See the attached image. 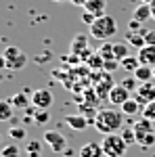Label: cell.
<instances>
[{"label":"cell","mask_w":155,"mask_h":157,"mask_svg":"<svg viewBox=\"0 0 155 157\" xmlns=\"http://www.w3.org/2000/svg\"><path fill=\"white\" fill-rule=\"evenodd\" d=\"M88 29H90V36L95 38V40H99V42H109V38H113L118 34V21L111 15H103Z\"/></svg>","instance_id":"7a4b0ae2"},{"label":"cell","mask_w":155,"mask_h":157,"mask_svg":"<svg viewBox=\"0 0 155 157\" xmlns=\"http://www.w3.org/2000/svg\"><path fill=\"white\" fill-rule=\"evenodd\" d=\"M86 65H88L90 71H103V67H105V59H103L99 52H92L90 59L86 61Z\"/></svg>","instance_id":"d6986e66"},{"label":"cell","mask_w":155,"mask_h":157,"mask_svg":"<svg viewBox=\"0 0 155 157\" xmlns=\"http://www.w3.org/2000/svg\"><path fill=\"white\" fill-rule=\"evenodd\" d=\"M153 75H155V67H153Z\"/></svg>","instance_id":"7bdbcfd3"},{"label":"cell","mask_w":155,"mask_h":157,"mask_svg":"<svg viewBox=\"0 0 155 157\" xmlns=\"http://www.w3.org/2000/svg\"><path fill=\"white\" fill-rule=\"evenodd\" d=\"M9 101L13 103V107H17V109L32 107V94H29V92H17V94H13Z\"/></svg>","instance_id":"5bb4252c"},{"label":"cell","mask_w":155,"mask_h":157,"mask_svg":"<svg viewBox=\"0 0 155 157\" xmlns=\"http://www.w3.org/2000/svg\"><path fill=\"white\" fill-rule=\"evenodd\" d=\"M65 124H67L69 128H73L76 132H84V130L90 126V121L86 120L82 113H80V115H67V117H65Z\"/></svg>","instance_id":"8fae6325"},{"label":"cell","mask_w":155,"mask_h":157,"mask_svg":"<svg viewBox=\"0 0 155 157\" xmlns=\"http://www.w3.org/2000/svg\"><path fill=\"white\" fill-rule=\"evenodd\" d=\"M95 130L103 136L107 134H118V130H122L124 126V111L115 107H105V109H99V115L95 120Z\"/></svg>","instance_id":"6da1fadb"},{"label":"cell","mask_w":155,"mask_h":157,"mask_svg":"<svg viewBox=\"0 0 155 157\" xmlns=\"http://www.w3.org/2000/svg\"><path fill=\"white\" fill-rule=\"evenodd\" d=\"M151 19H155V4L151 6Z\"/></svg>","instance_id":"60d3db41"},{"label":"cell","mask_w":155,"mask_h":157,"mask_svg":"<svg viewBox=\"0 0 155 157\" xmlns=\"http://www.w3.org/2000/svg\"><path fill=\"white\" fill-rule=\"evenodd\" d=\"M55 103V97L48 88H38L32 92V105L36 109H50Z\"/></svg>","instance_id":"8992f818"},{"label":"cell","mask_w":155,"mask_h":157,"mask_svg":"<svg viewBox=\"0 0 155 157\" xmlns=\"http://www.w3.org/2000/svg\"><path fill=\"white\" fill-rule=\"evenodd\" d=\"M141 2H145V4H151V6L155 4V0H141Z\"/></svg>","instance_id":"ab89813d"},{"label":"cell","mask_w":155,"mask_h":157,"mask_svg":"<svg viewBox=\"0 0 155 157\" xmlns=\"http://www.w3.org/2000/svg\"><path fill=\"white\" fill-rule=\"evenodd\" d=\"M126 42H128L130 46H134V48H138V50L147 46L145 34H138V32H128V34H126Z\"/></svg>","instance_id":"2e32d148"},{"label":"cell","mask_w":155,"mask_h":157,"mask_svg":"<svg viewBox=\"0 0 155 157\" xmlns=\"http://www.w3.org/2000/svg\"><path fill=\"white\" fill-rule=\"evenodd\" d=\"M44 143L50 147L52 153H65L69 147H67V138L59 132V130H46L44 132Z\"/></svg>","instance_id":"5b68a950"},{"label":"cell","mask_w":155,"mask_h":157,"mask_svg":"<svg viewBox=\"0 0 155 157\" xmlns=\"http://www.w3.org/2000/svg\"><path fill=\"white\" fill-rule=\"evenodd\" d=\"M134 98L147 107L149 103H153L155 101V82H145V84H138V88L134 90Z\"/></svg>","instance_id":"52a82bcc"},{"label":"cell","mask_w":155,"mask_h":157,"mask_svg":"<svg viewBox=\"0 0 155 157\" xmlns=\"http://www.w3.org/2000/svg\"><path fill=\"white\" fill-rule=\"evenodd\" d=\"M141 84H145V82H151V80H155V75H153V67L151 65H141L136 71L132 73Z\"/></svg>","instance_id":"9a60e30c"},{"label":"cell","mask_w":155,"mask_h":157,"mask_svg":"<svg viewBox=\"0 0 155 157\" xmlns=\"http://www.w3.org/2000/svg\"><path fill=\"white\" fill-rule=\"evenodd\" d=\"M2 59H4V67H9L13 71H19V69H23L27 65V55L17 46H6Z\"/></svg>","instance_id":"277c9868"},{"label":"cell","mask_w":155,"mask_h":157,"mask_svg":"<svg viewBox=\"0 0 155 157\" xmlns=\"http://www.w3.org/2000/svg\"><path fill=\"white\" fill-rule=\"evenodd\" d=\"M69 2H72L73 6H82V9H84V6H86V2H88V0H69Z\"/></svg>","instance_id":"74e56055"},{"label":"cell","mask_w":155,"mask_h":157,"mask_svg":"<svg viewBox=\"0 0 155 157\" xmlns=\"http://www.w3.org/2000/svg\"><path fill=\"white\" fill-rule=\"evenodd\" d=\"M138 84H141V82H138V80H136V78L132 75V73L128 75V78H124V80H122V86H124V88H126L128 92H132V94H134V90L138 88Z\"/></svg>","instance_id":"f1b7e54d"},{"label":"cell","mask_w":155,"mask_h":157,"mask_svg":"<svg viewBox=\"0 0 155 157\" xmlns=\"http://www.w3.org/2000/svg\"><path fill=\"white\" fill-rule=\"evenodd\" d=\"M84 50H88V38L84 36V34H78V36L73 38L72 52H76V55H82Z\"/></svg>","instance_id":"ffe728a7"},{"label":"cell","mask_w":155,"mask_h":157,"mask_svg":"<svg viewBox=\"0 0 155 157\" xmlns=\"http://www.w3.org/2000/svg\"><path fill=\"white\" fill-rule=\"evenodd\" d=\"M151 17V4H145V2H141L136 9H134V19H138V21H147Z\"/></svg>","instance_id":"7402d4cb"},{"label":"cell","mask_w":155,"mask_h":157,"mask_svg":"<svg viewBox=\"0 0 155 157\" xmlns=\"http://www.w3.org/2000/svg\"><path fill=\"white\" fill-rule=\"evenodd\" d=\"M145 40H147V44L155 46V32H147V34H145Z\"/></svg>","instance_id":"8d00e7d4"},{"label":"cell","mask_w":155,"mask_h":157,"mask_svg":"<svg viewBox=\"0 0 155 157\" xmlns=\"http://www.w3.org/2000/svg\"><path fill=\"white\" fill-rule=\"evenodd\" d=\"M143 105L136 101V98H130V101H126L124 105H122V111H124V115H136V113H143Z\"/></svg>","instance_id":"ac0fdd59"},{"label":"cell","mask_w":155,"mask_h":157,"mask_svg":"<svg viewBox=\"0 0 155 157\" xmlns=\"http://www.w3.org/2000/svg\"><path fill=\"white\" fill-rule=\"evenodd\" d=\"M132 128H134V132H136V134L155 132V128H153V121H151V120H147V117H141V120H136Z\"/></svg>","instance_id":"e0dca14e"},{"label":"cell","mask_w":155,"mask_h":157,"mask_svg":"<svg viewBox=\"0 0 155 157\" xmlns=\"http://www.w3.org/2000/svg\"><path fill=\"white\" fill-rule=\"evenodd\" d=\"M25 151H27V157H40L42 155V143L34 138V140L27 143V149Z\"/></svg>","instance_id":"83f0119b"},{"label":"cell","mask_w":155,"mask_h":157,"mask_svg":"<svg viewBox=\"0 0 155 157\" xmlns=\"http://www.w3.org/2000/svg\"><path fill=\"white\" fill-rule=\"evenodd\" d=\"M13 117V103L11 101H0V120L9 121Z\"/></svg>","instance_id":"484cf974"},{"label":"cell","mask_w":155,"mask_h":157,"mask_svg":"<svg viewBox=\"0 0 155 157\" xmlns=\"http://www.w3.org/2000/svg\"><path fill=\"white\" fill-rule=\"evenodd\" d=\"M128 42L126 40H122V42H113V55H115V59L118 61H124L128 57Z\"/></svg>","instance_id":"cb8c5ba5"},{"label":"cell","mask_w":155,"mask_h":157,"mask_svg":"<svg viewBox=\"0 0 155 157\" xmlns=\"http://www.w3.org/2000/svg\"><path fill=\"white\" fill-rule=\"evenodd\" d=\"M107 73H113L115 69H122V61H118V59H109V61H105V67H103Z\"/></svg>","instance_id":"836d02e7"},{"label":"cell","mask_w":155,"mask_h":157,"mask_svg":"<svg viewBox=\"0 0 155 157\" xmlns=\"http://www.w3.org/2000/svg\"><path fill=\"white\" fill-rule=\"evenodd\" d=\"M48 57H50V52L46 50V52H42L40 57H36V61H38V63H44V59H48Z\"/></svg>","instance_id":"f35d334b"},{"label":"cell","mask_w":155,"mask_h":157,"mask_svg":"<svg viewBox=\"0 0 155 157\" xmlns=\"http://www.w3.org/2000/svg\"><path fill=\"white\" fill-rule=\"evenodd\" d=\"M0 155L2 157H19L21 155V149H19L17 145H6L2 151H0Z\"/></svg>","instance_id":"1f68e13d"},{"label":"cell","mask_w":155,"mask_h":157,"mask_svg":"<svg viewBox=\"0 0 155 157\" xmlns=\"http://www.w3.org/2000/svg\"><path fill=\"white\" fill-rule=\"evenodd\" d=\"M101 57L105 61H109V59H115V55H113V42H103L101 46H99V50H96Z\"/></svg>","instance_id":"4316f807"},{"label":"cell","mask_w":155,"mask_h":157,"mask_svg":"<svg viewBox=\"0 0 155 157\" xmlns=\"http://www.w3.org/2000/svg\"><path fill=\"white\" fill-rule=\"evenodd\" d=\"M143 117L155 121V101H153V103H149L147 107H143Z\"/></svg>","instance_id":"e575fe53"},{"label":"cell","mask_w":155,"mask_h":157,"mask_svg":"<svg viewBox=\"0 0 155 157\" xmlns=\"http://www.w3.org/2000/svg\"><path fill=\"white\" fill-rule=\"evenodd\" d=\"M48 120H50V111L48 109H38L36 115H34V121L36 124H46Z\"/></svg>","instance_id":"d6a6232c"},{"label":"cell","mask_w":155,"mask_h":157,"mask_svg":"<svg viewBox=\"0 0 155 157\" xmlns=\"http://www.w3.org/2000/svg\"><path fill=\"white\" fill-rule=\"evenodd\" d=\"M78 155L80 157H105V151H103V147L99 143H86L78 151Z\"/></svg>","instance_id":"30bf717a"},{"label":"cell","mask_w":155,"mask_h":157,"mask_svg":"<svg viewBox=\"0 0 155 157\" xmlns=\"http://www.w3.org/2000/svg\"><path fill=\"white\" fill-rule=\"evenodd\" d=\"M52 2H65V0H52Z\"/></svg>","instance_id":"b9f144b4"},{"label":"cell","mask_w":155,"mask_h":157,"mask_svg":"<svg viewBox=\"0 0 155 157\" xmlns=\"http://www.w3.org/2000/svg\"><path fill=\"white\" fill-rule=\"evenodd\" d=\"M138 61H141V65H151V67H155V46H151V44H147L145 48L138 50Z\"/></svg>","instance_id":"7c38bea8"},{"label":"cell","mask_w":155,"mask_h":157,"mask_svg":"<svg viewBox=\"0 0 155 157\" xmlns=\"http://www.w3.org/2000/svg\"><path fill=\"white\" fill-rule=\"evenodd\" d=\"M101 147L105 151V157H124L126 151H128V145L126 140L122 138V134H107L103 140H101Z\"/></svg>","instance_id":"3957f363"},{"label":"cell","mask_w":155,"mask_h":157,"mask_svg":"<svg viewBox=\"0 0 155 157\" xmlns=\"http://www.w3.org/2000/svg\"><path fill=\"white\" fill-rule=\"evenodd\" d=\"M96 19H99V17H95V15H92L90 11H82V23H86L88 27H90V25L95 23Z\"/></svg>","instance_id":"d590c367"},{"label":"cell","mask_w":155,"mask_h":157,"mask_svg":"<svg viewBox=\"0 0 155 157\" xmlns=\"http://www.w3.org/2000/svg\"><path fill=\"white\" fill-rule=\"evenodd\" d=\"M130 98H132V92H128L122 84H115V86H113V90L109 92L107 101L111 103V105H115V107H118V105L122 107V105H124L126 101H130Z\"/></svg>","instance_id":"9c48e42d"},{"label":"cell","mask_w":155,"mask_h":157,"mask_svg":"<svg viewBox=\"0 0 155 157\" xmlns=\"http://www.w3.org/2000/svg\"><path fill=\"white\" fill-rule=\"evenodd\" d=\"M122 138L126 140V145L130 147V145H134L136 143V132H134V128H122Z\"/></svg>","instance_id":"f546056e"},{"label":"cell","mask_w":155,"mask_h":157,"mask_svg":"<svg viewBox=\"0 0 155 157\" xmlns=\"http://www.w3.org/2000/svg\"><path fill=\"white\" fill-rule=\"evenodd\" d=\"M80 111H82V115L90 121V124H95L96 115H99V109H96L95 105H88V103H86V105H80Z\"/></svg>","instance_id":"d4e9b609"},{"label":"cell","mask_w":155,"mask_h":157,"mask_svg":"<svg viewBox=\"0 0 155 157\" xmlns=\"http://www.w3.org/2000/svg\"><path fill=\"white\" fill-rule=\"evenodd\" d=\"M105 9H107V0H88L86 6H84V11H90L95 17H103V15H107Z\"/></svg>","instance_id":"4fadbf2b"},{"label":"cell","mask_w":155,"mask_h":157,"mask_svg":"<svg viewBox=\"0 0 155 157\" xmlns=\"http://www.w3.org/2000/svg\"><path fill=\"white\" fill-rule=\"evenodd\" d=\"M113 86H115V82H113L111 73H107L105 69H103L101 82H99V84H95V92H96V97H99V98H109V92L113 90Z\"/></svg>","instance_id":"ba28073f"},{"label":"cell","mask_w":155,"mask_h":157,"mask_svg":"<svg viewBox=\"0 0 155 157\" xmlns=\"http://www.w3.org/2000/svg\"><path fill=\"white\" fill-rule=\"evenodd\" d=\"M136 145H138V147H143V149H149V147H155V132L136 134Z\"/></svg>","instance_id":"603a6c76"},{"label":"cell","mask_w":155,"mask_h":157,"mask_svg":"<svg viewBox=\"0 0 155 157\" xmlns=\"http://www.w3.org/2000/svg\"><path fill=\"white\" fill-rule=\"evenodd\" d=\"M138 67H141V61H138V57H130V55H128L126 59L122 61V69L128 73V75H130V73H134Z\"/></svg>","instance_id":"44dd1931"},{"label":"cell","mask_w":155,"mask_h":157,"mask_svg":"<svg viewBox=\"0 0 155 157\" xmlns=\"http://www.w3.org/2000/svg\"><path fill=\"white\" fill-rule=\"evenodd\" d=\"M25 134H27V130H25L23 126H15V128H11V130H9V136H11L13 140H23Z\"/></svg>","instance_id":"4dcf8cb0"}]
</instances>
